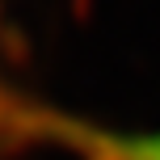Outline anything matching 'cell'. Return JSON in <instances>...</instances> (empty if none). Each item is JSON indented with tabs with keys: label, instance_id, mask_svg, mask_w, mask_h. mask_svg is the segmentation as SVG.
<instances>
[{
	"label": "cell",
	"instance_id": "1",
	"mask_svg": "<svg viewBox=\"0 0 160 160\" xmlns=\"http://www.w3.org/2000/svg\"><path fill=\"white\" fill-rule=\"evenodd\" d=\"M127 160H160V139H148V143H135V148H122Z\"/></svg>",
	"mask_w": 160,
	"mask_h": 160
}]
</instances>
